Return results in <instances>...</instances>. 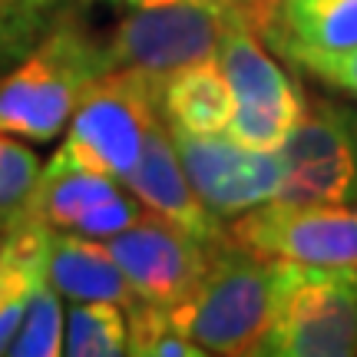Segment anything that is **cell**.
I'll use <instances>...</instances> for the list:
<instances>
[{"label":"cell","instance_id":"cell-1","mask_svg":"<svg viewBox=\"0 0 357 357\" xmlns=\"http://www.w3.org/2000/svg\"><path fill=\"white\" fill-rule=\"evenodd\" d=\"M284 275L288 261L258 255L225 235L199 284L169 314L205 354H255L275 321Z\"/></svg>","mask_w":357,"mask_h":357},{"label":"cell","instance_id":"cell-2","mask_svg":"<svg viewBox=\"0 0 357 357\" xmlns=\"http://www.w3.org/2000/svg\"><path fill=\"white\" fill-rule=\"evenodd\" d=\"M106 73L109 60L100 40L79 24H53L33 50L0 73V132L53 142Z\"/></svg>","mask_w":357,"mask_h":357},{"label":"cell","instance_id":"cell-3","mask_svg":"<svg viewBox=\"0 0 357 357\" xmlns=\"http://www.w3.org/2000/svg\"><path fill=\"white\" fill-rule=\"evenodd\" d=\"M258 10L231 0H123V17L106 40L109 70H139L166 79L182 66L212 60L231 26L252 24Z\"/></svg>","mask_w":357,"mask_h":357},{"label":"cell","instance_id":"cell-4","mask_svg":"<svg viewBox=\"0 0 357 357\" xmlns=\"http://www.w3.org/2000/svg\"><path fill=\"white\" fill-rule=\"evenodd\" d=\"M162 86L166 79L139 70H109L77 106L53 159L113 176L126 185L139 166L149 129L162 119Z\"/></svg>","mask_w":357,"mask_h":357},{"label":"cell","instance_id":"cell-5","mask_svg":"<svg viewBox=\"0 0 357 357\" xmlns=\"http://www.w3.org/2000/svg\"><path fill=\"white\" fill-rule=\"evenodd\" d=\"M357 354V268L288 261L278 311L255 357Z\"/></svg>","mask_w":357,"mask_h":357},{"label":"cell","instance_id":"cell-6","mask_svg":"<svg viewBox=\"0 0 357 357\" xmlns=\"http://www.w3.org/2000/svg\"><path fill=\"white\" fill-rule=\"evenodd\" d=\"M215 60L235 96L225 132L248 149L278 153L305 113V89L281 70L278 60H271L268 43L252 24L231 26L218 43Z\"/></svg>","mask_w":357,"mask_h":357},{"label":"cell","instance_id":"cell-7","mask_svg":"<svg viewBox=\"0 0 357 357\" xmlns=\"http://www.w3.org/2000/svg\"><path fill=\"white\" fill-rule=\"evenodd\" d=\"M284 162L281 202L357 205V109L337 100H307L278 149Z\"/></svg>","mask_w":357,"mask_h":357},{"label":"cell","instance_id":"cell-8","mask_svg":"<svg viewBox=\"0 0 357 357\" xmlns=\"http://www.w3.org/2000/svg\"><path fill=\"white\" fill-rule=\"evenodd\" d=\"M229 238L278 261L357 268V205L271 199L231 218Z\"/></svg>","mask_w":357,"mask_h":357},{"label":"cell","instance_id":"cell-9","mask_svg":"<svg viewBox=\"0 0 357 357\" xmlns=\"http://www.w3.org/2000/svg\"><path fill=\"white\" fill-rule=\"evenodd\" d=\"M169 129H172L178 159L192 189L199 192V199L222 222L278 199L281 182H284V162L278 153L248 149L231 139L229 132Z\"/></svg>","mask_w":357,"mask_h":357},{"label":"cell","instance_id":"cell-10","mask_svg":"<svg viewBox=\"0 0 357 357\" xmlns=\"http://www.w3.org/2000/svg\"><path fill=\"white\" fill-rule=\"evenodd\" d=\"M102 245L123 268L139 301L172 307L199 284L218 242H202L192 231L178 229L176 222L146 212L136 225Z\"/></svg>","mask_w":357,"mask_h":357},{"label":"cell","instance_id":"cell-11","mask_svg":"<svg viewBox=\"0 0 357 357\" xmlns=\"http://www.w3.org/2000/svg\"><path fill=\"white\" fill-rule=\"evenodd\" d=\"M126 185L149 212L176 222L178 229L192 231L202 242H222L229 235L222 218L199 199V192L192 189L166 116L153 123L149 136H146V146H142L139 166L132 169Z\"/></svg>","mask_w":357,"mask_h":357},{"label":"cell","instance_id":"cell-12","mask_svg":"<svg viewBox=\"0 0 357 357\" xmlns=\"http://www.w3.org/2000/svg\"><path fill=\"white\" fill-rule=\"evenodd\" d=\"M47 278L66 301H113L119 307L139 301L109 248L73 231H53Z\"/></svg>","mask_w":357,"mask_h":357},{"label":"cell","instance_id":"cell-13","mask_svg":"<svg viewBox=\"0 0 357 357\" xmlns=\"http://www.w3.org/2000/svg\"><path fill=\"white\" fill-rule=\"evenodd\" d=\"M235 113V96L218 60H199L169 73L162 86V116L169 126L189 132H225Z\"/></svg>","mask_w":357,"mask_h":357},{"label":"cell","instance_id":"cell-14","mask_svg":"<svg viewBox=\"0 0 357 357\" xmlns=\"http://www.w3.org/2000/svg\"><path fill=\"white\" fill-rule=\"evenodd\" d=\"M261 40H294L314 50H354L357 0H271Z\"/></svg>","mask_w":357,"mask_h":357},{"label":"cell","instance_id":"cell-15","mask_svg":"<svg viewBox=\"0 0 357 357\" xmlns=\"http://www.w3.org/2000/svg\"><path fill=\"white\" fill-rule=\"evenodd\" d=\"M113 176H102L93 169H79V166H66L60 159H50L33 195L26 205V215L40 218L43 225H50L53 231H70L83 215H89L96 205L109 202L113 195H119Z\"/></svg>","mask_w":357,"mask_h":357},{"label":"cell","instance_id":"cell-16","mask_svg":"<svg viewBox=\"0 0 357 357\" xmlns=\"http://www.w3.org/2000/svg\"><path fill=\"white\" fill-rule=\"evenodd\" d=\"M63 354L70 357H119L129 354L126 307L113 301H73L66 311Z\"/></svg>","mask_w":357,"mask_h":357},{"label":"cell","instance_id":"cell-17","mask_svg":"<svg viewBox=\"0 0 357 357\" xmlns=\"http://www.w3.org/2000/svg\"><path fill=\"white\" fill-rule=\"evenodd\" d=\"M63 294L50 284V278H43L26 298V311L20 321V331L13 337V344L7 354L13 357H56L63 354Z\"/></svg>","mask_w":357,"mask_h":357},{"label":"cell","instance_id":"cell-18","mask_svg":"<svg viewBox=\"0 0 357 357\" xmlns=\"http://www.w3.org/2000/svg\"><path fill=\"white\" fill-rule=\"evenodd\" d=\"M129 354L136 357H202L205 351L178 328L166 305L132 301L126 307Z\"/></svg>","mask_w":357,"mask_h":357},{"label":"cell","instance_id":"cell-19","mask_svg":"<svg viewBox=\"0 0 357 357\" xmlns=\"http://www.w3.org/2000/svg\"><path fill=\"white\" fill-rule=\"evenodd\" d=\"M268 50H275L284 63L307 73L311 79H321L324 86L337 89L357 102V47L354 50H314L305 43H294V40H265Z\"/></svg>","mask_w":357,"mask_h":357},{"label":"cell","instance_id":"cell-20","mask_svg":"<svg viewBox=\"0 0 357 357\" xmlns=\"http://www.w3.org/2000/svg\"><path fill=\"white\" fill-rule=\"evenodd\" d=\"M40 159L33 149H26L17 136L0 132V231L26 215L30 195L40 182Z\"/></svg>","mask_w":357,"mask_h":357},{"label":"cell","instance_id":"cell-21","mask_svg":"<svg viewBox=\"0 0 357 357\" xmlns=\"http://www.w3.org/2000/svg\"><path fill=\"white\" fill-rule=\"evenodd\" d=\"M53 24L56 10H43L24 0H0V73L33 50V43Z\"/></svg>","mask_w":357,"mask_h":357},{"label":"cell","instance_id":"cell-22","mask_svg":"<svg viewBox=\"0 0 357 357\" xmlns=\"http://www.w3.org/2000/svg\"><path fill=\"white\" fill-rule=\"evenodd\" d=\"M26 311V298H13L7 305H0V354H7L13 344V337L20 331V321Z\"/></svg>","mask_w":357,"mask_h":357},{"label":"cell","instance_id":"cell-23","mask_svg":"<svg viewBox=\"0 0 357 357\" xmlns=\"http://www.w3.org/2000/svg\"><path fill=\"white\" fill-rule=\"evenodd\" d=\"M231 3H245V7H255L258 10V30H261V24H265V17H268V7H271V0H231Z\"/></svg>","mask_w":357,"mask_h":357},{"label":"cell","instance_id":"cell-24","mask_svg":"<svg viewBox=\"0 0 357 357\" xmlns=\"http://www.w3.org/2000/svg\"><path fill=\"white\" fill-rule=\"evenodd\" d=\"M24 3H33V7H43V10H56V0H24Z\"/></svg>","mask_w":357,"mask_h":357}]
</instances>
